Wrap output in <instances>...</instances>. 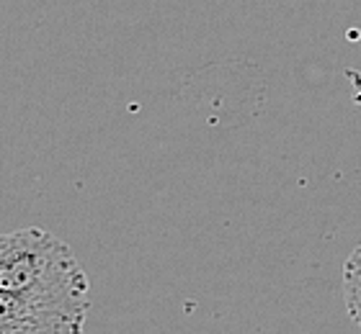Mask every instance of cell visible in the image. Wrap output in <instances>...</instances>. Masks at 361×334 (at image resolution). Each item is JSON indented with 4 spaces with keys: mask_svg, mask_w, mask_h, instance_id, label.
I'll use <instances>...</instances> for the list:
<instances>
[{
    "mask_svg": "<svg viewBox=\"0 0 361 334\" xmlns=\"http://www.w3.org/2000/svg\"><path fill=\"white\" fill-rule=\"evenodd\" d=\"M343 301L351 321L361 329V245L348 255L343 265Z\"/></svg>",
    "mask_w": 361,
    "mask_h": 334,
    "instance_id": "2",
    "label": "cell"
},
{
    "mask_svg": "<svg viewBox=\"0 0 361 334\" xmlns=\"http://www.w3.org/2000/svg\"><path fill=\"white\" fill-rule=\"evenodd\" d=\"M88 290L68 242L39 226L0 234V334H83Z\"/></svg>",
    "mask_w": 361,
    "mask_h": 334,
    "instance_id": "1",
    "label": "cell"
}]
</instances>
